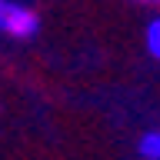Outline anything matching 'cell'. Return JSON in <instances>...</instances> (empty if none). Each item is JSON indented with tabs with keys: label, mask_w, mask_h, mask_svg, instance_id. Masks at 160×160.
<instances>
[{
	"label": "cell",
	"mask_w": 160,
	"mask_h": 160,
	"mask_svg": "<svg viewBox=\"0 0 160 160\" xmlns=\"http://www.w3.org/2000/svg\"><path fill=\"white\" fill-rule=\"evenodd\" d=\"M37 27H40L37 13L27 10V7H20V3H13V13H10V20H7V33L10 37H33Z\"/></svg>",
	"instance_id": "obj_1"
},
{
	"label": "cell",
	"mask_w": 160,
	"mask_h": 160,
	"mask_svg": "<svg viewBox=\"0 0 160 160\" xmlns=\"http://www.w3.org/2000/svg\"><path fill=\"white\" fill-rule=\"evenodd\" d=\"M140 157L143 160H160V130L143 133V140H140Z\"/></svg>",
	"instance_id": "obj_2"
},
{
	"label": "cell",
	"mask_w": 160,
	"mask_h": 160,
	"mask_svg": "<svg viewBox=\"0 0 160 160\" xmlns=\"http://www.w3.org/2000/svg\"><path fill=\"white\" fill-rule=\"evenodd\" d=\"M147 50L153 60H160V17H153L147 23Z\"/></svg>",
	"instance_id": "obj_3"
},
{
	"label": "cell",
	"mask_w": 160,
	"mask_h": 160,
	"mask_svg": "<svg viewBox=\"0 0 160 160\" xmlns=\"http://www.w3.org/2000/svg\"><path fill=\"white\" fill-rule=\"evenodd\" d=\"M10 13H13V3H10V0H0V30H7Z\"/></svg>",
	"instance_id": "obj_4"
},
{
	"label": "cell",
	"mask_w": 160,
	"mask_h": 160,
	"mask_svg": "<svg viewBox=\"0 0 160 160\" xmlns=\"http://www.w3.org/2000/svg\"><path fill=\"white\" fill-rule=\"evenodd\" d=\"M137 3H150V7H160V0H137Z\"/></svg>",
	"instance_id": "obj_5"
}]
</instances>
